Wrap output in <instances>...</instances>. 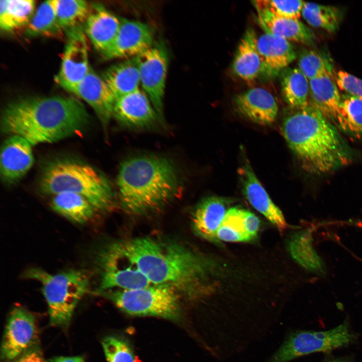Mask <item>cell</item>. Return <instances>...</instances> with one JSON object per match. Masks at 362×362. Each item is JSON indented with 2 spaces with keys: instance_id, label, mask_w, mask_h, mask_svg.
<instances>
[{
  "instance_id": "obj_1",
  "label": "cell",
  "mask_w": 362,
  "mask_h": 362,
  "mask_svg": "<svg viewBox=\"0 0 362 362\" xmlns=\"http://www.w3.org/2000/svg\"><path fill=\"white\" fill-rule=\"evenodd\" d=\"M89 116L74 97H23L9 103L1 118L3 132L21 136L33 145L53 143L80 132Z\"/></svg>"
},
{
  "instance_id": "obj_2",
  "label": "cell",
  "mask_w": 362,
  "mask_h": 362,
  "mask_svg": "<svg viewBox=\"0 0 362 362\" xmlns=\"http://www.w3.org/2000/svg\"><path fill=\"white\" fill-rule=\"evenodd\" d=\"M282 131L291 149L311 173H329L351 160L350 149L337 129L310 103L290 108Z\"/></svg>"
},
{
  "instance_id": "obj_3",
  "label": "cell",
  "mask_w": 362,
  "mask_h": 362,
  "mask_svg": "<svg viewBox=\"0 0 362 362\" xmlns=\"http://www.w3.org/2000/svg\"><path fill=\"white\" fill-rule=\"evenodd\" d=\"M111 244L152 285L168 286L178 292L190 291L205 274V264L200 257L177 243L137 237Z\"/></svg>"
},
{
  "instance_id": "obj_4",
  "label": "cell",
  "mask_w": 362,
  "mask_h": 362,
  "mask_svg": "<svg viewBox=\"0 0 362 362\" xmlns=\"http://www.w3.org/2000/svg\"><path fill=\"white\" fill-rule=\"evenodd\" d=\"M180 181L173 162L155 155L126 160L120 166L117 178L122 205L134 214L154 211L177 197Z\"/></svg>"
},
{
  "instance_id": "obj_5",
  "label": "cell",
  "mask_w": 362,
  "mask_h": 362,
  "mask_svg": "<svg viewBox=\"0 0 362 362\" xmlns=\"http://www.w3.org/2000/svg\"><path fill=\"white\" fill-rule=\"evenodd\" d=\"M40 188L45 194L72 192L87 199L98 211L107 209L113 193L108 179L93 166L76 160L60 159L47 164L42 172Z\"/></svg>"
},
{
  "instance_id": "obj_6",
  "label": "cell",
  "mask_w": 362,
  "mask_h": 362,
  "mask_svg": "<svg viewBox=\"0 0 362 362\" xmlns=\"http://www.w3.org/2000/svg\"><path fill=\"white\" fill-rule=\"evenodd\" d=\"M24 277L40 283L47 303L50 323L60 327L68 325L78 303L88 291L90 283L87 274L75 269L53 274L41 268L33 267L25 272Z\"/></svg>"
},
{
  "instance_id": "obj_7",
  "label": "cell",
  "mask_w": 362,
  "mask_h": 362,
  "mask_svg": "<svg viewBox=\"0 0 362 362\" xmlns=\"http://www.w3.org/2000/svg\"><path fill=\"white\" fill-rule=\"evenodd\" d=\"M178 291L165 285H151L133 290L99 292L120 309L134 316H151L177 320L180 316Z\"/></svg>"
},
{
  "instance_id": "obj_8",
  "label": "cell",
  "mask_w": 362,
  "mask_h": 362,
  "mask_svg": "<svg viewBox=\"0 0 362 362\" xmlns=\"http://www.w3.org/2000/svg\"><path fill=\"white\" fill-rule=\"evenodd\" d=\"M353 338L346 322L327 331H293L287 335L267 362H289L312 353L329 352L346 346Z\"/></svg>"
},
{
  "instance_id": "obj_9",
  "label": "cell",
  "mask_w": 362,
  "mask_h": 362,
  "mask_svg": "<svg viewBox=\"0 0 362 362\" xmlns=\"http://www.w3.org/2000/svg\"><path fill=\"white\" fill-rule=\"evenodd\" d=\"M95 262L100 277L99 292L133 290L152 285L143 274L127 262L110 243L98 251Z\"/></svg>"
},
{
  "instance_id": "obj_10",
  "label": "cell",
  "mask_w": 362,
  "mask_h": 362,
  "mask_svg": "<svg viewBox=\"0 0 362 362\" xmlns=\"http://www.w3.org/2000/svg\"><path fill=\"white\" fill-rule=\"evenodd\" d=\"M140 85L159 119L163 121V99L168 65V55L165 46L155 43L137 56Z\"/></svg>"
},
{
  "instance_id": "obj_11",
  "label": "cell",
  "mask_w": 362,
  "mask_h": 362,
  "mask_svg": "<svg viewBox=\"0 0 362 362\" xmlns=\"http://www.w3.org/2000/svg\"><path fill=\"white\" fill-rule=\"evenodd\" d=\"M35 317L27 309L16 306L11 311L1 347L2 358L12 361L36 346L38 329Z\"/></svg>"
},
{
  "instance_id": "obj_12",
  "label": "cell",
  "mask_w": 362,
  "mask_h": 362,
  "mask_svg": "<svg viewBox=\"0 0 362 362\" xmlns=\"http://www.w3.org/2000/svg\"><path fill=\"white\" fill-rule=\"evenodd\" d=\"M67 41L60 68L55 77L64 89L83 79L90 69L86 35L81 26L66 31Z\"/></svg>"
},
{
  "instance_id": "obj_13",
  "label": "cell",
  "mask_w": 362,
  "mask_h": 362,
  "mask_svg": "<svg viewBox=\"0 0 362 362\" xmlns=\"http://www.w3.org/2000/svg\"><path fill=\"white\" fill-rule=\"evenodd\" d=\"M153 40L154 32L149 25L139 21L121 19L112 44L102 55L107 59L136 57L151 47Z\"/></svg>"
},
{
  "instance_id": "obj_14",
  "label": "cell",
  "mask_w": 362,
  "mask_h": 362,
  "mask_svg": "<svg viewBox=\"0 0 362 362\" xmlns=\"http://www.w3.org/2000/svg\"><path fill=\"white\" fill-rule=\"evenodd\" d=\"M86 102L94 110L106 129L113 117L116 98L103 79L90 69L79 82L65 88Z\"/></svg>"
},
{
  "instance_id": "obj_15",
  "label": "cell",
  "mask_w": 362,
  "mask_h": 362,
  "mask_svg": "<svg viewBox=\"0 0 362 362\" xmlns=\"http://www.w3.org/2000/svg\"><path fill=\"white\" fill-rule=\"evenodd\" d=\"M33 145L24 138L11 135L1 151V175L3 181L13 184L20 180L33 165Z\"/></svg>"
},
{
  "instance_id": "obj_16",
  "label": "cell",
  "mask_w": 362,
  "mask_h": 362,
  "mask_svg": "<svg viewBox=\"0 0 362 362\" xmlns=\"http://www.w3.org/2000/svg\"><path fill=\"white\" fill-rule=\"evenodd\" d=\"M113 116L120 123L131 128H144L157 119L159 121L149 98L140 88L116 98Z\"/></svg>"
},
{
  "instance_id": "obj_17",
  "label": "cell",
  "mask_w": 362,
  "mask_h": 362,
  "mask_svg": "<svg viewBox=\"0 0 362 362\" xmlns=\"http://www.w3.org/2000/svg\"><path fill=\"white\" fill-rule=\"evenodd\" d=\"M234 104L238 114L260 125L273 123L278 113L275 98L262 87L252 88L237 95Z\"/></svg>"
},
{
  "instance_id": "obj_18",
  "label": "cell",
  "mask_w": 362,
  "mask_h": 362,
  "mask_svg": "<svg viewBox=\"0 0 362 362\" xmlns=\"http://www.w3.org/2000/svg\"><path fill=\"white\" fill-rule=\"evenodd\" d=\"M238 173L243 192L251 205L279 230L285 229L287 224L281 211L273 203L247 160Z\"/></svg>"
},
{
  "instance_id": "obj_19",
  "label": "cell",
  "mask_w": 362,
  "mask_h": 362,
  "mask_svg": "<svg viewBox=\"0 0 362 362\" xmlns=\"http://www.w3.org/2000/svg\"><path fill=\"white\" fill-rule=\"evenodd\" d=\"M257 45L261 58V74L273 78L296 58V52L287 40L269 33L257 38Z\"/></svg>"
},
{
  "instance_id": "obj_20",
  "label": "cell",
  "mask_w": 362,
  "mask_h": 362,
  "mask_svg": "<svg viewBox=\"0 0 362 362\" xmlns=\"http://www.w3.org/2000/svg\"><path fill=\"white\" fill-rule=\"evenodd\" d=\"M121 19L101 4L90 6L84 30L95 48L103 54L112 44L119 30Z\"/></svg>"
},
{
  "instance_id": "obj_21",
  "label": "cell",
  "mask_w": 362,
  "mask_h": 362,
  "mask_svg": "<svg viewBox=\"0 0 362 362\" xmlns=\"http://www.w3.org/2000/svg\"><path fill=\"white\" fill-rule=\"evenodd\" d=\"M227 201L219 197L202 200L195 208L192 225L198 235L207 240L218 241L217 232L227 212Z\"/></svg>"
},
{
  "instance_id": "obj_22",
  "label": "cell",
  "mask_w": 362,
  "mask_h": 362,
  "mask_svg": "<svg viewBox=\"0 0 362 362\" xmlns=\"http://www.w3.org/2000/svg\"><path fill=\"white\" fill-rule=\"evenodd\" d=\"M257 36L254 30L246 29L239 43L232 64L233 73L241 79L252 81L261 72V60L258 50Z\"/></svg>"
},
{
  "instance_id": "obj_23",
  "label": "cell",
  "mask_w": 362,
  "mask_h": 362,
  "mask_svg": "<svg viewBox=\"0 0 362 362\" xmlns=\"http://www.w3.org/2000/svg\"><path fill=\"white\" fill-rule=\"evenodd\" d=\"M258 23L266 33L306 45L314 43L313 32L299 19L280 18L269 12L257 11Z\"/></svg>"
},
{
  "instance_id": "obj_24",
  "label": "cell",
  "mask_w": 362,
  "mask_h": 362,
  "mask_svg": "<svg viewBox=\"0 0 362 362\" xmlns=\"http://www.w3.org/2000/svg\"><path fill=\"white\" fill-rule=\"evenodd\" d=\"M309 82L310 104L327 119L336 120L341 97L331 71L310 79Z\"/></svg>"
},
{
  "instance_id": "obj_25",
  "label": "cell",
  "mask_w": 362,
  "mask_h": 362,
  "mask_svg": "<svg viewBox=\"0 0 362 362\" xmlns=\"http://www.w3.org/2000/svg\"><path fill=\"white\" fill-rule=\"evenodd\" d=\"M102 77L116 99L140 88L137 57L126 59L110 66L103 73Z\"/></svg>"
},
{
  "instance_id": "obj_26",
  "label": "cell",
  "mask_w": 362,
  "mask_h": 362,
  "mask_svg": "<svg viewBox=\"0 0 362 362\" xmlns=\"http://www.w3.org/2000/svg\"><path fill=\"white\" fill-rule=\"evenodd\" d=\"M51 206L56 213L77 224L89 221L97 211L87 199L72 192H62L54 195Z\"/></svg>"
},
{
  "instance_id": "obj_27",
  "label": "cell",
  "mask_w": 362,
  "mask_h": 362,
  "mask_svg": "<svg viewBox=\"0 0 362 362\" xmlns=\"http://www.w3.org/2000/svg\"><path fill=\"white\" fill-rule=\"evenodd\" d=\"M282 97L291 108L306 106L310 104L309 82L298 68L288 67L280 73Z\"/></svg>"
},
{
  "instance_id": "obj_28",
  "label": "cell",
  "mask_w": 362,
  "mask_h": 362,
  "mask_svg": "<svg viewBox=\"0 0 362 362\" xmlns=\"http://www.w3.org/2000/svg\"><path fill=\"white\" fill-rule=\"evenodd\" d=\"M33 0H2L0 1V28L11 32L27 27L34 13Z\"/></svg>"
},
{
  "instance_id": "obj_29",
  "label": "cell",
  "mask_w": 362,
  "mask_h": 362,
  "mask_svg": "<svg viewBox=\"0 0 362 362\" xmlns=\"http://www.w3.org/2000/svg\"><path fill=\"white\" fill-rule=\"evenodd\" d=\"M310 232L302 231L292 238L290 250L293 257L306 269L319 275L325 273L321 258L314 249Z\"/></svg>"
},
{
  "instance_id": "obj_30",
  "label": "cell",
  "mask_w": 362,
  "mask_h": 362,
  "mask_svg": "<svg viewBox=\"0 0 362 362\" xmlns=\"http://www.w3.org/2000/svg\"><path fill=\"white\" fill-rule=\"evenodd\" d=\"M301 14L311 26L334 32L342 19V12L337 7L305 2Z\"/></svg>"
},
{
  "instance_id": "obj_31",
  "label": "cell",
  "mask_w": 362,
  "mask_h": 362,
  "mask_svg": "<svg viewBox=\"0 0 362 362\" xmlns=\"http://www.w3.org/2000/svg\"><path fill=\"white\" fill-rule=\"evenodd\" d=\"M57 25L59 31L81 26L88 15L90 6L81 0H55Z\"/></svg>"
},
{
  "instance_id": "obj_32",
  "label": "cell",
  "mask_w": 362,
  "mask_h": 362,
  "mask_svg": "<svg viewBox=\"0 0 362 362\" xmlns=\"http://www.w3.org/2000/svg\"><path fill=\"white\" fill-rule=\"evenodd\" d=\"M336 121L344 131L362 138V100L343 95Z\"/></svg>"
},
{
  "instance_id": "obj_33",
  "label": "cell",
  "mask_w": 362,
  "mask_h": 362,
  "mask_svg": "<svg viewBox=\"0 0 362 362\" xmlns=\"http://www.w3.org/2000/svg\"><path fill=\"white\" fill-rule=\"evenodd\" d=\"M26 28V34L32 37L59 32L57 25L55 0L41 3Z\"/></svg>"
},
{
  "instance_id": "obj_34",
  "label": "cell",
  "mask_w": 362,
  "mask_h": 362,
  "mask_svg": "<svg viewBox=\"0 0 362 362\" xmlns=\"http://www.w3.org/2000/svg\"><path fill=\"white\" fill-rule=\"evenodd\" d=\"M242 211L237 208L227 210L217 232L218 241L243 242L251 240L245 229Z\"/></svg>"
},
{
  "instance_id": "obj_35",
  "label": "cell",
  "mask_w": 362,
  "mask_h": 362,
  "mask_svg": "<svg viewBox=\"0 0 362 362\" xmlns=\"http://www.w3.org/2000/svg\"><path fill=\"white\" fill-rule=\"evenodd\" d=\"M252 2L256 11H266L278 17L294 19L300 18L305 3L300 0H257Z\"/></svg>"
},
{
  "instance_id": "obj_36",
  "label": "cell",
  "mask_w": 362,
  "mask_h": 362,
  "mask_svg": "<svg viewBox=\"0 0 362 362\" xmlns=\"http://www.w3.org/2000/svg\"><path fill=\"white\" fill-rule=\"evenodd\" d=\"M298 68L309 80L331 71L325 59L313 50H304L301 53Z\"/></svg>"
},
{
  "instance_id": "obj_37",
  "label": "cell",
  "mask_w": 362,
  "mask_h": 362,
  "mask_svg": "<svg viewBox=\"0 0 362 362\" xmlns=\"http://www.w3.org/2000/svg\"><path fill=\"white\" fill-rule=\"evenodd\" d=\"M102 344L107 362H136L131 347L124 339L108 336L103 340Z\"/></svg>"
},
{
  "instance_id": "obj_38",
  "label": "cell",
  "mask_w": 362,
  "mask_h": 362,
  "mask_svg": "<svg viewBox=\"0 0 362 362\" xmlns=\"http://www.w3.org/2000/svg\"><path fill=\"white\" fill-rule=\"evenodd\" d=\"M335 81L338 87L346 94L362 100V79L348 72H337Z\"/></svg>"
},
{
  "instance_id": "obj_39",
  "label": "cell",
  "mask_w": 362,
  "mask_h": 362,
  "mask_svg": "<svg viewBox=\"0 0 362 362\" xmlns=\"http://www.w3.org/2000/svg\"><path fill=\"white\" fill-rule=\"evenodd\" d=\"M242 215L245 230L252 240L256 237L260 225L259 220L254 214L245 210L242 211Z\"/></svg>"
},
{
  "instance_id": "obj_40",
  "label": "cell",
  "mask_w": 362,
  "mask_h": 362,
  "mask_svg": "<svg viewBox=\"0 0 362 362\" xmlns=\"http://www.w3.org/2000/svg\"><path fill=\"white\" fill-rule=\"evenodd\" d=\"M11 362H47L40 350L35 346L28 349Z\"/></svg>"
},
{
  "instance_id": "obj_41",
  "label": "cell",
  "mask_w": 362,
  "mask_h": 362,
  "mask_svg": "<svg viewBox=\"0 0 362 362\" xmlns=\"http://www.w3.org/2000/svg\"><path fill=\"white\" fill-rule=\"evenodd\" d=\"M50 362H84L80 356H56L52 358Z\"/></svg>"
},
{
  "instance_id": "obj_42",
  "label": "cell",
  "mask_w": 362,
  "mask_h": 362,
  "mask_svg": "<svg viewBox=\"0 0 362 362\" xmlns=\"http://www.w3.org/2000/svg\"><path fill=\"white\" fill-rule=\"evenodd\" d=\"M328 362H345V361H342V360H333L329 361Z\"/></svg>"
}]
</instances>
